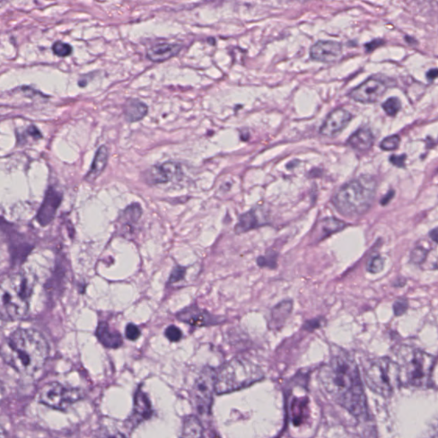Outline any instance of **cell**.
I'll return each mask as SVG.
<instances>
[{
	"label": "cell",
	"instance_id": "6da1fadb",
	"mask_svg": "<svg viewBox=\"0 0 438 438\" xmlns=\"http://www.w3.org/2000/svg\"><path fill=\"white\" fill-rule=\"evenodd\" d=\"M318 381L328 398L361 421L369 420V411L360 370L348 353L334 349L321 367Z\"/></svg>",
	"mask_w": 438,
	"mask_h": 438
},
{
	"label": "cell",
	"instance_id": "7a4b0ae2",
	"mask_svg": "<svg viewBox=\"0 0 438 438\" xmlns=\"http://www.w3.org/2000/svg\"><path fill=\"white\" fill-rule=\"evenodd\" d=\"M0 355L18 373L32 376L45 365L49 356V345L37 330L19 328L4 342Z\"/></svg>",
	"mask_w": 438,
	"mask_h": 438
},
{
	"label": "cell",
	"instance_id": "3957f363",
	"mask_svg": "<svg viewBox=\"0 0 438 438\" xmlns=\"http://www.w3.org/2000/svg\"><path fill=\"white\" fill-rule=\"evenodd\" d=\"M395 361L398 365L400 386L416 390L432 388L435 356L419 348L402 345L396 349Z\"/></svg>",
	"mask_w": 438,
	"mask_h": 438
},
{
	"label": "cell",
	"instance_id": "277c9868",
	"mask_svg": "<svg viewBox=\"0 0 438 438\" xmlns=\"http://www.w3.org/2000/svg\"><path fill=\"white\" fill-rule=\"evenodd\" d=\"M33 286V279L26 273L0 279V320H20L28 315Z\"/></svg>",
	"mask_w": 438,
	"mask_h": 438
},
{
	"label": "cell",
	"instance_id": "5b68a950",
	"mask_svg": "<svg viewBox=\"0 0 438 438\" xmlns=\"http://www.w3.org/2000/svg\"><path fill=\"white\" fill-rule=\"evenodd\" d=\"M376 189L373 177H360L343 185L335 195L333 203L337 211L344 216H361L371 208Z\"/></svg>",
	"mask_w": 438,
	"mask_h": 438
},
{
	"label": "cell",
	"instance_id": "8992f818",
	"mask_svg": "<svg viewBox=\"0 0 438 438\" xmlns=\"http://www.w3.org/2000/svg\"><path fill=\"white\" fill-rule=\"evenodd\" d=\"M264 378L261 368L243 358H234L216 370L215 393L225 395L240 391Z\"/></svg>",
	"mask_w": 438,
	"mask_h": 438
},
{
	"label": "cell",
	"instance_id": "52a82bcc",
	"mask_svg": "<svg viewBox=\"0 0 438 438\" xmlns=\"http://www.w3.org/2000/svg\"><path fill=\"white\" fill-rule=\"evenodd\" d=\"M362 367L365 384L377 395L390 397L400 387L398 365L391 358L370 359L362 364Z\"/></svg>",
	"mask_w": 438,
	"mask_h": 438
},
{
	"label": "cell",
	"instance_id": "ba28073f",
	"mask_svg": "<svg viewBox=\"0 0 438 438\" xmlns=\"http://www.w3.org/2000/svg\"><path fill=\"white\" fill-rule=\"evenodd\" d=\"M83 398L81 390L69 387L60 382H50L43 386L39 391L40 403L56 410H67L71 405Z\"/></svg>",
	"mask_w": 438,
	"mask_h": 438
},
{
	"label": "cell",
	"instance_id": "9c48e42d",
	"mask_svg": "<svg viewBox=\"0 0 438 438\" xmlns=\"http://www.w3.org/2000/svg\"><path fill=\"white\" fill-rule=\"evenodd\" d=\"M216 384V370L205 367L197 377L193 388V399L197 412L209 414L211 412Z\"/></svg>",
	"mask_w": 438,
	"mask_h": 438
},
{
	"label": "cell",
	"instance_id": "30bf717a",
	"mask_svg": "<svg viewBox=\"0 0 438 438\" xmlns=\"http://www.w3.org/2000/svg\"><path fill=\"white\" fill-rule=\"evenodd\" d=\"M387 86L385 82L379 79L371 77L352 90L349 96L355 101L370 104L377 101L384 95Z\"/></svg>",
	"mask_w": 438,
	"mask_h": 438
},
{
	"label": "cell",
	"instance_id": "8fae6325",
	"mask_svg": "<svg viewBox=\"0 0 438 438\" xmlns=\"http://www.w3.org/2000/svg\"><path fill=\"white\" fill-rule=\"evenodd\" d=\"M177 319L183 323H188L195 327H207L222 323L224 318L211 314L206 310L201 309L197 306H189L177 314Z\"/></svg>",
	"mask_w": 438,
	"mask_h": 438
},
{
	"label": "cell",
	"instance_id": "7c38bea8",
	"mask_svg": "<svg viewBox=\"0 0 438 438\" xmlns=\"http://www.w3.org/2000/svg\"><path fill=\"white\" fill-rule=\"evenodd\" d=\"M183 175V170L180 163L177 162H166L162 165L152 166L146 172V183L152 185L167 183L172 181L180 179Z\"/></svg>",
	"mask_w": 438,
	"mask_h": 438
},
{
	"label": "cell",
	"instance_id": "4fadbf2b",
	"mask_svg": "<svg viewBox=\"0 0 438 438\" xmlns=\"http://www.w3.org/2000/svg\"><path fill=\"white\" fill-rule=\"evenodd\" d=\"M152 408L148 396L141 390V387L136 391L135 395V404L133 413L127 420V427L131 430L135 429L141 422L147 420L152 416Z\"/></svg>",
	"mask_w": 438,
	"mask_h": 438
},
{
	"label": "cell",
	"instance_id": "5bb4252c",
	"mask_svg": "<svg viewBox=\"0 0 438 438\" xmlns=\"http://www.w3.org/2000/svg\"><path fill=\"white\" fill-rule=\"evenodd\" d=\"M342 54V44L332 40H319L315 43L310 50V56L317 62H336L340 59Z\"/></svg>",
	"mask_w": 438,
	"mask_h": 438
},
{
	"label": "cell",
	"instance_id": "9a60e30c",
	"mask_svg": "<svg viewBox=\"0 0 438 438\" xmlns=\"http://www.w3.org/2000/svg\"><path fill=\"white\" fill-rule=\"evenodd\" d=\"M351 119V113H348V111L342 108L336 110L330 114L323 126L321 127L320 133L325 136L333 137L345 129Z\"/></svg>",
	"mask_w": 438,
	"mask_h": 438
},
{
	"label": "cell",
	"instance_id": "2e32d148",
	"mask_svg": "<svg viewBox=\"0 0 438 438\" xmlns=\"http://www.w3.org/2000/svg\"><path fill=\"white\" fill-rule=\"evenodd\" d=\"M62 200V194L54 188H49L45 200L39 209L37 220L42 226L49 225L56 215L57 210Z\"/></svg>",
	"mask_w": 438,
	"mask_h": 438
},
{
	"label": "cell",
	"instance_id": "e0dca14e",
	"mask_svg": "<svg viewBox=\"0 0 438 438\" xmlns=\"http://www.w3.org/2000/svg\"><path fill=\"white\" fill-rule=\"evenodd\" d=\"M141 215H142V209L138 203H134L125 208V210L122 211L118 219V225L120 226L119 230L121 235L129 236L134 234L135 225H137L139 220L141 219Z\"/></svg>",
	"mask_w": 438,
	"mask_h": 438
},
{
	"label": "cell",
	"instance_id": "ac0fdd59",
	"mask_svg": "<svg viewBox=\"0 0 438 438\" xmlns=\"http://www.w3.org/2000/svg\"><path fill=\"white\" fill-rule=\"evenodd\" d=\"M182 45L171 43H157L147 49L146 54L152 62H165L179 53Z\"/></svg>",
	"mask_w": 438,
	"mask_h": 438
},
{
	"label": "cell",
	"instance_id": "d6986e66",
	"mask_svg": "<svg viewBox=\"0 0 438 438\" xmlns=\"http://www.w3.org/2000/svg\"><path fill=\"white\" fill-rule=\"evenodd\" d=\"M96 336L98 341L107 348H120L123 345V337L121 334L110 327L108 323L101 322L98 323V328L96 332Z\"/></svg>",
	"mask_w": 438,
	"mask_h": 438
},
{
	"label": "cell",
	"instance_id": "ffe728a7",
	"mask_svg": "<svg viewBox=\"0 0 438 438\" xmlns=\"http://www.w3.org/2000/svg\"><path fill=\"white\" fill-rule=\"evenodd\" d=\"M108 157H109L108 148L105 146H100L96 152L95 157L89 172H87V176L85 177L86 181L88 183H92L101 175L106 166Z\"/></svg>",
	"mask_w": 438,
	"mask_h": 438
},
{
	"label": "cell",
	"instance_id": "44dd1931",
	"mask_svg": "<svg viewBox=\"0 0 438 438\" xmlns=\"http://www.w3.org/2000/svg\"><path fill=\"white\" fill-rule=\"evenodd\" d=\"M374 137L368 128H360L348 139V144L359 151H366L373 144Z\"/></svg>",
	"mask_w": 438,
	"mask_h": 438
},
{
	"label": "cell",
	"instance_id": "7402d4cb",
	"mask_svg": "<svg viewBox=\"0 0 438 438\" xmlns=\"http://www.w3.org/2000/svg\"><path fill=\"white\" fill-rule=\"evenodd\" d=\"M124 112L127 121L134 123L145 118L148 112V108L146 104L138 99H129L124 105Z\"/></svg>",
	"mask_w": 438,
	"mask_h": 438
},
{
	"label": "cell",
	"instance_id": "603a6c76",
	"mask_svg": "<svg viewBox=\"0 0 438 438\" xmlns=\"http://www.w3.org/2000/svg\"><path fill=\"white\" fill-rule=\"evenodd\" d=\"M260 225L261 222L259 220L258 214L255 210H252L242 214V216L239 217L238 223L235 227V231L236 234L245 233L247 231L259 227Z\"/></svg>",
	"mask_w": 438,
	"mask_h": 438
},
{
	"label": "cell",
	"instance_id": "cb8c5ba5",
	"mask_svg": "<svg viewBox=\"0 0 438 438\" xmlns=\"http://www.w3.org/2000/svg\"><path fill=\"white\" fill-rule=\"evenodd\" d=\"M292 301H284L273 308L271 312V323H273L274 328H280L285 323L292 311Z\"/></svg>",
	"mask_w": 438,
	"mask_h": 438
},
{
	"label": "cell",
	"instance_id": "d4e9b609",
	"mask_svg": "<svg viewBox=\"0 0 438 438\" xmlns=\"http://www.w3.org/2000/svg\"><path fill=\"white\" fill-rule=\"evenodd\" d=\"M204 432L202 423L196 416L186 417L183 421V437H201Z\"/></svg>",
	"mask_w": 438,
	"mask_h": 438
},
{
	"label": "cell",
	"instance_id": "484cf974",
	"mask_svg": "<svg viewBox=\"0 0 438 438\" xmlns=\"http://www.w3.org/2000/svg\"><path fill=\"white\" fill-rule=\"evenodd\" d=\"M320 226L321 236H328L332 234L340 231L346 227L345 223L335 217H328L323 219L319 224Z\"/></svg>",
	"mask_w": 438,
	"mask_h": 438
},
{
	"label": "cell",
	"instance_id": "4316f807",
	"mask_svg": "<svg viewBox=\"0 0 438 438\" xmlns=\"http://www.w3.org/2000/svg\"><path fill=\"white\" fill-rule=\"evenodd\" d=\"M429 254V251L424 246H417L411 253V261L413 264H424Z\"/></svg>",
	"mask_w": 438,
	"mask_h": 438
},
{
	"label": "cell",
	"instance_id": "83f0119b",
	"mask_svg": "<svg viewBox=\"0 0 438 438\" xmlns=\"http://www.w3.org/2000/svg\"><path fill=\"white\" fill-rule=\"evenodd\" d=\"M401 107H402L401 101L399 98L396 97L388 98L387 100L382 104V108L385 110V113L391 117L396 116L401 110Z\"/></svg>",
	"mask_w": 438,
	"mask_h": 438
},
{
	"label": "cell",
	"instance_id": "f1b7e54d",
	"mask_svg": "<svg viewBox=\"0 0 438 438\" xmlns=\"http://www.w3.org/2000/svg\"><path fill=\"white\" fill-rule=\"evenodd\" d=\"M385 266V259L380 255H376L369 260L367 264V270L372 274L381 271Z\"/></svg>",
	"mask_w": 438,
	"mask_h": 438
},
{
	"label": "cell",
	"instance_id": "f546056e",
	"mask_svg": "<svg viewBox=\"0 0 438 438\" xmlns=\"http://www.w3.org/2000/svg\"><path fill=\"white\" fill-rule=\"evenodd\" d=\"M52 51L57 56L65 57L70 56L72 52V47L71 45L66 44V43L62 42V41H57L52 45Z\"/></svg>",
	"mask_w": 438,
	"mask_h": 438
},
{
	"label": "cell",
	"instance_id": "4dcf8cb0",
	"mask_svg": "<svg viewBox=\"0 0 438 438\" xmlns=\"http://www.w3.org/2000/svg\"><path fill=\"white\" fill-rule=\"evenodd\" d=\"M399 145L400 137L398 135H395L385 138V140L381 142L380 147L385 151H393L396 150Z\"/></svg>",
	"mask_w": 438,
	"mask_h": 438
},
{
	"label": "cell",
	"instance_id": "1f68e13d",
	"mask_svg": "<svg viewBox=\"0 0 438 438\" xmlns=\"http://www.w3.org/2000/svg\"><path fill=\"white\" fill-rule=\"evenodd\" d=\"M166 337L172 343H177L182 339L183 332L180 328L175 325H170L167 327L165 332Z\"/></svg>",
	"mask_w": 438,
	"mask_h": 438
},
{
	"label": "cell",
	"instance_id": "d6a6232c",
	"mask_svg": "<svg viewBox=\"0 0 438 438\" xmlns=\"http://www.w3.org/2000/svg\"><path fill=\"white\" fill-rule=\"evenodd\" d=\"M125 336L130 341L137 340L138 338L141 336V331L138 328L137 326L135 325L134 323H129L126 326L125 330Z\"/></svg>",
	"mask_w": 438,
	"mask_h": 438
},
{
	"label": "cell",
	"instance_id": "836d02e7",
	"mask_svg": "<svg viewBox=\"0 0 438 438\" xmlns=\"http://www.w3.org/2000/svg\"><path fill=\"white\" fill-rule=\"evenodd\" d=\"M186 268L182 266H176L172 270V275L170 278V284H174L181 281L185 277Z\"/></svg>",
	"mask_w": 438,
	"mask_h": 438
},
{
	"label": "cell",
	"instance_id": "e575fe53",
	"mask_svg": "<svg viewBox=\"0 0 438 438\" xmlns=\"http://www.w3.org/2000/svg\"><path fill=\"white\" fill-rule=\"evenodd\" d=\"M276 259L277 257H275L274 254L272 255L267 254L264 257H259L258 258V264L259 266H270L271 268H275Z\"/></svg>",
	"mask_w": 438,
	"mask_h": 438
},
{
	"label": "cell",
	"instance_id": "d590c367",
	"mask_svg": "<svg viewBox=\"0 0 438 438\" xmlns=\"http://www.w3.org/2000/svg\"><path fill=\"white\" fill-rule=\"evenodd\" d=\"M407 309V302L404 300L396 301L394 304V312L396 316H401Z\"/></svg>",
	"mask_w": 438,
	"mask_h": 438
},
{
	"label": "cell",
	"instance_id": "8d00e7d4",
	"mask_svg": "<svg viewBox=\"0 0 438 438\" xmlns=\"http://www.w3.org/2000/svg\"><path fill=\"white\" fill-rule=\"evenodd\" d=\"M384 43H385V40H382V39H374L365 45V50L367 52H371V51H374L376 48L381 46Z\"/></svg>",
	"mask_w": 438,
	"mask_h": 438
},
{
	"label": "cell",
	"instance_id": "74e56055",
	"mask_svg": "<svg viewBox=\"0 0 438 438\" xmlns=\"http://www.w3.org/2000/svg\"><path fill=\"white\" fill-rule=\"evenodd\" d=\"M390 159H391V163H393L395 166H398V167H403L405 166L406 155L402 154L401 156H395V155H393Z\"/></svg>",
	"mask_w": 438,
	"mask_h": 438
},
{
	"label": "cell",
	"instance_id": "f35d334b",
	"mask_svg": "<svg viewBox=\"0 0 438 438\" xmlns=\"http://www.w3.org/2000/svg\"><path fill=\"white\" fill-rule=\"evenodd\" d=\"M437 69H431L430 71H428L426 74V77L429 81H433V80H435L436 78V76H437Z\"/></svg>",
	"mask_w": 438,
	"mask_h": 438
},
{
	"label": "cell",
	"instance_id": "ab89813d",
	"mask_svg": "<svg viewBox=\"0 0 438 438\" xmlns=\"http://www.w3.org/2000/svg\"><path fill=\"white\" fill-rule=\"evenodd\" d=\"M393 196L394 192H391H391H390V193H389V194H386V196H385V198H384V199L381 200V204H382V205H386V204H388V203L390 202V200H391V199L393 198Z\"/></svg>",
	"mask_w": 438,
	"mask_h": 438
},
{
	"label": "cell",
	"instance_id": "60d3db41",
	"mask_svg": "<svg viewBox=\"0 0 438 438\" xmlns=\"http://www.w3.org/2000/svg\"><path fill=\"white\" fill-rule=\"evenodd\" d=\"M430 237L433 240V242L436 243L437 242V229H434L430 233Z\"/></svg>",
	"mask_w": 438,
	"mask_h": 438
},
{
	"label": "cell",
	"instance_id": "b9f144b4",
	"mask_svg": "<svg viewBox=\"0 0 438 438\" xmlns=\"http://www.w3.org/2000/svg\"><path fill=\"white\" fill-rule=\"evenodd\" d=\"M4 397V387L2 382H0V402L2 401Z\"/></svg>",
	"mask_w": 438,
	"mask_h": 438
},
{
	"label": "cell",
	"instance_id": "7bdbcfd3",
	"mask_svg": "<svg viewBox=\"0 0 438 438\" xmlns=\"http://www.w3.org/2000/svg\"><path fill=\"white\" fill-rule=\"evenodd\" d=\"M6 435H7L6 430L4 429L3 427L0 426V437H2V436H6Z\"/></svg>",
	"mask_w": 438,
	"mask_h": 438
}]
</instances>
